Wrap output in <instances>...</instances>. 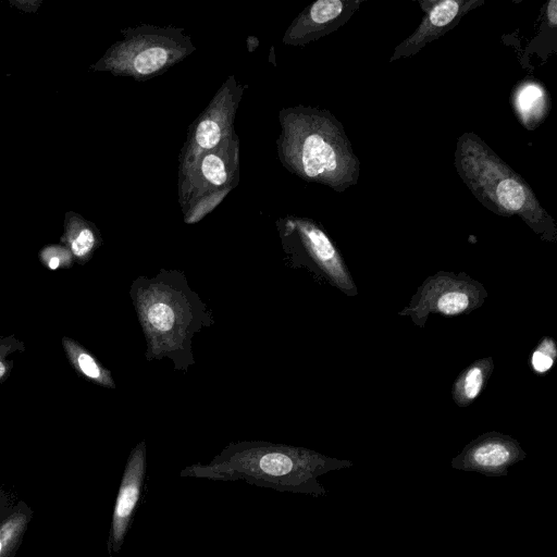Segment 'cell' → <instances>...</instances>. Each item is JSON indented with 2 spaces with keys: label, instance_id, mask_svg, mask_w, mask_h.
Instances as JSON below:
<instances>
[{
  "label": "cell",
  "instance_id": "1",
  "mask_svg": "<svg viewBox=\"0 0 557 557\" xmlns=\"http://www.w3.org/2000/svg\"><path fill=\"white\" fill-rule=\"evenodd\" d=\"M129 296L146 342L147 361L168 358L173 369L186 373L196 363L193 338L214 324L211 310L180 270L161 269L140 275Z\"/></svg>",
  "mask_w": 557,
  "mask_h": 557
},
{
  "label": "cell",
  "instance_id": "2",
  "mask_svg": "<svg viewBox=\"0 0 557 557\" xmlns=\"http://www.w3.org/2000/svg\"><path fill=\"white\" fill-rule=\"evenodd\" d=\"M278 121L277 157L287 171L337 193L357 184L360 162L330 111L298 104L280 110Z\"/></svg>",
  "mask_w": 557,
  "mask_h": 557
},
{
  "label": "cell",
  "instance_id": "3",
  "mask_svg": "<svg viewBox=\"0 0 557 557\" xmlns=\"http://www.w3.org/2000/svg\"><path fill=\"white\" fill-rule=\"evenodd\" d=\"M336 460L317 451L267 441L227 444L209 462L185 467L182 478L212 481H244L282 493L319 494L320 473L334 468Z\"/></svg>",
  "mask_w": 557,
  "mask_h": 557
},
{
  "label": "cell",
  "instance_id": "4",
  "mask_svg": "<svg viewBox=\"0 0 557 557\" xmlns=\"http://www.w3.org/2000/svg\"><path fill=\"white\" fill-rule=\"evenodd\" d=\"M454 165L486 209L503 216L518 215L542 240L557 242L556 222L532 188L474 133L458 138Z\"/></svg>",
  "mask_w": 557,
  "mask_h": 557
},
{
  "label": "cell",
  "instance_id": "5",
  "mask_svg": "<svg viewBox=\"0 0 557 557\" xmlns=\"http://www.w3.org/2000/svg\"><path fill=\"white\" fill-rule=\"evenodd\" d=\"M121 34L122 39L90 70L144 82L163 74L196 50L182 27L144 24L124 28Z\"/></svg>",
  "mask_w": 557,
  "mask_h": 557
},
{
  "label": "cell",
  "instance_id": "6",
  "mask_svg": "<svg viewBox=\"0 0 557 557\" xmlns=\"http://www.w3.org/2000/svg\"><path fill=\"white\" fill-rule=\"evenodd\" d=\"M276 227L283 250L293 268L306 267L346 295H357V287L342 255L314 221L286 216L276 221Z\"/></svg>",
  "mask_w": 557,
  "mask_h": 557
},
{
  "label": "cell",
  "instance_id": "7",
  "mask_svg": "<svg viewBox=\"0 0 557 557\" xmlns=\"http://www.w3.org/2000/svg\"><path fill=\"white\" fill-rule=\"evenodd\" d=\"M246 85L228 76L188 128L178 156L177 194L188 183L198 160L234 133V120Z\"/></svg>",
  "mask_w": 557,
  "mask_h": 557
},
{
  "label": "cell",
  "instance_id": "8",
  "mask_svg": "<svg viewBox=\"0 0 557 557\" xmlns=\"http://www.w3.org/2000/svg\"><path fill=\"white\" fill-rule=\"evenodd\" d=\"M487 290L465 272L440 271L428 276L418 287L410 302L398 312L423 327L430 313L446 317L468 314L483 305Z\"/></svg>",
  "mask_w": 557,
  "mask_h": 557
},
{
  "label": "cell",
  "instance_id": "9",
  "mask_svg": "<svg viewBox=\"0 0 557 557\" xmlns=\"http://www.w3.org/2000/svg\"><path fill=\"white\" fill-rule=\"evenodd\" d=\"M238 182L239 138L234 132L198 160L185 188L177 194L183 214L205 197L227 195Z\"/></svg>",
  "mask_w": 557,
  "mask_h": 557
},
{
  "label": "cell",
  "instance_id": "10",
  "mask_svg": "<svg viewBox=\"0 0 557 557\" xmlns=\"http://www.w3.org/2000/svg\"><path fill=\"white\" fill-rule=\"evenodd\" d=\"M423 18L416 30L395 47L391 62L418 53L424 46L453 29L484 0H420Z\"/></svg>",
  "mask_w": 557,
  "mask_h": 557
},
{
  "label": "cell",
  "instance_id": "11",
  "mask_svg": "<svg viewBox=\"0 0 557 557\" xmlns=\"http://www.w3.org/2000/svg\"><path fill=\"white\" fill-rule=\"evenodd\" d=\"M147 469V448L140 441L129 453L114 503L108 537V552L112 556L124 544L134 512L141 496Z\"/></svg>",
  "mask_w": 557,
  "mask_h": 557
},
{
  "label": "cell",
  "instance_id": "12",
  "mask_svg": "<svg viewBox=\"0 0 557 557\" xmlns=\"http://www.w3.org/2000/svg\"><path fill=\"white\" fill-rule=\"evenodd\" d=\"M362 0H318L306 7L283 35L288 46H305L343 26L358 11Z\"/></svg>",
  "mask_w": 557,
  "mask_h": 557
},
{
  "label": "cell",
  "instance_id": "13",
  "mask_svg": "<svg viewBox=\"0 0 557 557\" xmlns=\"http://www.w3.org/2000/svg\"><path fill=\"white\" fill-rule=\"evenodd\" d=\"M60 244L72 253L75 263L86 264L102 245L98 227L81 214L67 211L64 218L63 234Z\"/></svg>",
  "mask_w": 557,
  "mask_h": 557
},
{
  "label": "cell",
  "instance_id": "14",
  "mask_svg": "<svg viewBox=\"0 0 557 557\" xmlns=\"http://www.w3.org/2000/svg\"><path fill=\"white\" fill-rule=\"evenodd\" d=\"M517 443L497 432L483 434L465 451V459L481 468H499L519 455Z\"/></svg>",
  "mask_w": 557,
  "mask_h": 557
},
{
  "label": "cell",
  "instance_id": "15",
  "mask_svg": "<svg viewBox=\"0 0 557 557\" xmlns=\"http://www.w3.org/2000/svg\"><path fill=\"white\" fill-rule=\"evenodd\" d=\"M61 344L69 363L78 376L97 386L106 388L116 387L111 371L79 342L69 336H63Z\"/></svg>",
  "mask_w": 557,
  "mask_h": 557
},
{
  "label": "cell",
  "instance_id": "16",
  "mask_svg": "<svg viewBox=\"0 0 557 557\" xmlns=\"http://www.w3.org/2000/svg\"><path fill=\"white\" fill-rule=\"evenodd\" d=\"M493 370L492 357L478 359L463 369L451 388V396L456 405L459 407L471 405L484 389Z\"/></svg>",
  "mask_w": 557,
  "mask_h": 557
},
{
  "label": "cell",
  "instance_id": "17",
  "mask_svg": "<svg viewBox=\"0 0 557 557\" xmlns=\"http://www.w3.org/2000/svg\"><path fill=\"white\" fill-rule=\"evenodd\" d=\"M548 97L544 88L528 82L517 88L513 97V107L521 123L529 129L535 128L548 111Z\"/></svg>",
  "mask_w": 557,
  "mask_h": 557
},
{
  "label": "cell",
  "instance_id": "18",
  "mask_svg": "<svg viewBox=\"0 0 557 557\" xmlns=\"http://www.w3.org/2000/svg\"><path fill=\"white\" fill-rule=\"evenodd\" d=\"M33 515L30 507L20 502L0 523V557L15 556Z\"/></svg>",
  "mask_w": 557,
  "mask_h": 557
},
{
  "label": "cell",
  "instance_id": "19",
  "mask_svg": "<svg viewBox=\"0 0 557 557\" xmlns=\"http://www.w3.org/2000/svg\"><path fill=\"white\" fill-rule=\"evenodd\" d=\"M557 344L550 336H544L530 355V367L539 375L547 373L555 364Z\"/></svg>",
  "mask_w": 557,
  "mask_h": 557
},
{
  "label": "cell",
  "instance_id": "20",
  "mask_svg": "<svg viewBox=\"0 0 557 557\" xmlns=\"http://www.w3.org/2000/svg\"><path fill=\"white\" fill-rule=\"evenodd\" d=\"M40 263L51 270L70 269L75 261L70 250L61 244L44 246L38 253Z\"/></svg>",
  "mask_w": 557,
  "mask_h": 557
},
{
  "label": "cell",
  "instance_id": "21",
  "mask_svg": "<svg viewBox=\"0 0 557 557\" xmlns=\"http://www.w3.org/2000/svg\"><path fill=\"white\" fill-rule=\"evenodd\" d=\"M26 345L14 335H0V384L5 382L13 369L14 360L9 358L16 352H24Z\"/></svg>",
  "mask_w": 557,
  "mask_h": 557
},
{
  "label": "cell",
  "instance_id": "22",
  "mask_svg": "<svg viewBox=\"0 0 557 557\" xmlns=\"http://www.w3.org/2000/svg\"><path fill=\"white\" fill-rule=\"evenodd\" d=\"M546 20L552 27L557 26V0H550L546 5Z\"/></svg>",
  "mask_w": 557,
  "mask_h": 557
},
{
  "label": "cell",
  "instance_id": "23",
  "mask_svg": "<svg viewBox=\"0 0 557 557\" xmlns=\"http://www.w3.org/2000/svg\"><path fill=\"white\" fill-rule=\"evenodd\" d=\"M12 509L13 508L9 506L8 495L2 488H0V523L5 519Z\"/></svg>",
  "mask_w": 557,
  "mask_h": 557
},
{
  "label": "cell",
  "instance_id": "24",
  "mask_svg": "<svg viewBox=\"0 0 557 557\" xmlns=\"http://www.w3.org/2000/svg\"><path fill=\"white\" fill-rule=\"evenodd\" d=\"M12 3L15 4L16 7L18 5L21 9L26 10V11H30L28 7H30V9L33 11H36L40 1H38V2L30 1V0H28L26 2L25 1H17V2L12 1Z\"/></svg>",
  "mask_w": 557,
  "mask_h": 557
},
{
  "label": "cell",
  "instance_id": "25",
  "mask_svg": "<svg viewBox=\"0 0 557 557\" xmlns=\"http://www.w3.org/2000/svg\"><path fill=\"white\" fill-rule=\"evenodd\" d=\"M246 42L249 52H253L259 46V39L256 36H248Z\"/></svg>",
  "mask_w": 557,
  "mask_h": 557
}]
</instances>
